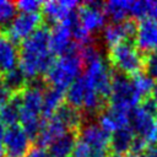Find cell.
Here are the masks:
<instances>
[{
    "label": "cell",
    "mask_w": 157,
    "mask_h": 157,
    "mask_svg": "<svg viewBox=\"0 0 157 157\" xmlns=\"http://www.w3.org/2000/svg\"><path fill=\"white\" fill-rule=\"evenodd\" d=\"M78 18L81 25L92 34L104 28L105 13L104 2L101 1H86L80 4Z\"/></svg>",
    "instance_id": "9c48e42d"
},
{
    "label": "cell",
    "mask_w": 157,
    "mask_h": 157,
    "mask_svg": "<svg viewBox=\"0 0 157 157\" xmlns=\"http://www.w3.org/2000/svg\"><path fill=\"white\" fill-rule=\"evenodd\" d=\"M108 64L113 70L123 72L129 77L145 72V56L132 40H121L109 48Z\"/></svg>",
    "instance_id": "3957f363"
},
{
    "label": "cell",
    "mask_w": 157,
    "mask_h": 157,
    "mask_svg": "<svg viewBox=\"0 0 157 157\" xmlns=\"http://www.w3.org/2000/svg\"><path fill=\"white\" fill-rule=\"evenodd\" d=\"M5 155V151H4V146H2V142L0 141V157H4Z\"/></svg>",
    "instance_id": "ab89813d"
},
{
    "label": "cell",
    "mask_w": 157,
    "mask_h": 157,
    "mask_svg": "<svg viewBox=\"0 0 157 157\" xmlns=\"http://www.w3.org/2000/svg\"><path fill=\"white\" fill-rule=\"evenodd\" d=\"M141 97L136 91L131 77L112 69V87L108 98V107L130 113Z\"/></svg>",
    "instance_id": "277c9868"
},
{
    "label": "cell",
    "mask_w": 157,
    "mask_h": 157,
    "mask_svg": "<svg viewBox=\"0 0 157 157\" xmlns=\"http://www.w3.org/2000/svg\"><path fill=\"white\" fill-rule=\"evenodd\" d=\"M152 96L155 97V99L157 101V82H155V87L152 90Z\"/></svg>",
    "instance_id": "74e56055"
},
{
    "label": "cell",
    "mask_w": 157,
    "mask_h": 157,
    "mask_svg": "<svg viewBox=\"0 0 157 157\" xmlns=\"http://www.w3.org/2000/svg\"><path fill=\"white\" fill-rule=\"evenodd\" d=\"M66 131H70V130H67L66 126L60 120H58L55 117H52L49 119H43L40 131H39V134L36 139L37 146L42 147V148H45L55 139L64 135Z\"/></svg>",
    "instance_id": "9a60e30c"
},
{
    "label": "cell",
    "mask_w": 157,
    "mask_h": 157,
    "mask_svg": "<svg viewBox=\"0 0 157 157\" xmlns=\"http://www.w3.org/2000/svg\"><path fill=\"white\" fill-rule=\"evenodd\" d=\"M31 139L21 125L7 126L2 137V146L6 157H26L31 150Z\"/></svg>",
    "instance_id": "52a82bcc"
},
{
    "label": "cell",
    "mask_w": 157,
    "mask_h": 157,
    "mask_svg": "<svg viewBox=\"0 0 157 157\" xmlns=\"http://www.w3.org/2000/svg\"><path fill=\"white\" fill-rule=\"evenodd\" d=\"M155 82H157V50L145 55V70Z\"/></svg>",
    "instance_id": "4316f807"
},
{
    "label": "cell",
    "mask_w": 157,
    "mask_h": 157,
    "mask_svg": "<svg viewBox=\"0 0 157 157\" xmlns=\"http://www.w3.org/2000/svg\"><path fill=\"white\" fill-rule=\"evenodd\" d=\"M144 157H157V142H148L144 151Z\"/></svg>",
    "instance_id": "836d02e7"
},
{
    "label": "cell",
    "mask_w": 157,
    "mask_h": 157,
    "mask_svg": "<svg viewBox=\"0 0 157 157\" xmlns=\"http://www.w3.org/2000/svg\"><path fill=\"white\" fill-rule=\"evenodd\" d=\"M80 47L74 43L67 53L54 60L53 65L44 75L47 86L66 91L67 87L77 78L83 69V60L80 55Z\"/></svg>",
    "instance_id": "7a4b0ae2"
},
{
    "label": "cell",
    "mask_w": 157,
    "mask_h": 157,
    "mask_svg": "<svg viewBox=\"0 0 157 157\" xmlns=\"http://www.w3.org/2000/svg\"><path fill=\"white\" fill-rule=\"evenodd\" d=\"M21 93H15L10 99L1 107L0 110V121L5 126L16 125L20 121V110H21Z\"/></svg>",
    "instance_id": "44dd1931"
},
{
    "label": "cell",
    "mask_w": 157,
    "mask_h": 157,
    "mask_svg": "<svg viewBox=\"0 0 157 157\" xmlns=\"http://www.w3.org/2000/svg\"><path fill=\"white\" fill-rule=\"evenodd\" d=\"M77 139L78 131H66L48 146V152L52 157H69L77 142Z\"/></svg>",
    "instance_id": "d6986e66"
},
{
    "label": "cell",
    "mask_w": 157,
    "mask_h": 157,
    "mask_svg": "<svg viewBox=\"0 0 157 157\" xmlns=\"http://www.w3.org/2000/svg\"><path fill=\"white\" fill-rule=\"evenodd\" d=\"M80 141L85 142L92 152H108L110 144V134L101 128L98 123H83L78 130Z\"/></svg>",
    "instance_id": "ba28073f"
},
{
    "label": "cell",
    "mask_w": 157,
    "mask_h": 157,
    "mask_svg": "<svg viewBox=\"0 0 157 157\" xmlns=\"http://www.w3.org/2000/svg\"><path fill=\"white\" fill-rule=\"evenodd\" d=\"M5 130H6V128H5V125L0 121V141L2 140V137H4V134H5Z\"/></svg>",
    "instance_id": "d590c367"
},
{
    "label": "cell",
    "mask_w": 157,
    "mask_h": 157,
    "mask_svg": "<svg viewBox=\"0 0 157 157\" xmlns=\"http://www.w3.org/2000/svg\"><path fill=\"white\" fill-rule=\"evenodd\" d=\"M75 42L71 39V32L67 26L64 23H56L50 29V39H49V48L53 55H64L69 52Z\"/></svg>",
    "instance_id": "4fadbf2b"
},
{
    "label": "cell",
    "mask_w": 157,
    "mask_h": 157,
    "mask_svg": "<svg viewBox=\"0 0 157 157\" xmlns=\"http://www.w3.org/2000/svg\"><path fill=\"white\" fill-rule=\"evenodd\" d=\"M15 4L17 10H20L21 12H29V13L38 12L39 10H42L43 6V1L39 0H21Z\"/></svg>",
    "instance_id": "f1b7e54d"
},
{
    "label": "cell",
    "mask_w": 157,
    "mask_h": 157,
    "mask_svg": "<svg viewBox=\"0 0 157 157\" xmlns=\"http://www.w3.org/2000/svg\"><path fill=\"white\" fill-rule=\"evenodd\" d=\"M107 157H123L121 155H118V153H113V152H107Z\"/></svg>",
    "instance_id": "f35d334b"
},
{
    "label": "cell",
    "mask_w": 157,
    "mask_h": 157,
    "mask_svg": "<svg viewBox=\"0 0 157 157\" xmlns=\"http://www.w3.org/2000/svg\"><path fill=\"white\" fill-rule=\"evenodd\" d=\"M139 108H141L144 112H146L152 118H155V119L157 118V101L155 99L152 93L148 94V96H145L140 99Z\"/></svg>",
    "instance_id": "83f0119b"
},
{
    "label": "cell",
    "mask_w": 157,
    "mask_h": 157,
    "mask_svg": "<svg viewBox=\"0 0 157 157\" xmlns=\"http://www.w3.org/2000/svg\"><path fill=\"white\" fill-rule=\"evenodd\" d=\"M91 157H107V152H92Z\"/></svg>",
    "instance_id": "8d00e7d4"
},
{
    "label": "cell",
    "mask_w": 157,
    "mask_h": 157,
    "mask_svg": "<svg viewBox=\"0 0 157 157\" xmlns=\"http://www.w3.org/2000/svg\"><path fill=\"white\" fill-rule=\"evenodd\" d=\"M91 156H92V150L85 142L77 140V142L69 157H91Z\"/></svg>",
    "instance_id": "4dcf8cb0"
},
{
    "label": "cell",
    "mask_w": 157,
    "mask_h": 157,
    "mask_svg": "<svg viewBox=\"0 0 157 157\" xmlns=\"http://www.w3.org/2000/svg\"><path fill=\"white\" fill-rule=\"evenodd\" d=\"M18 63L17 45L4 33L0 32V77L15 69Z\"/></svg>",
    "instance_id": "5bb4252c"
},
{
    "label": "cell",
    "mask_w": 157,
    "mask_h": 157,
    "mask_svg": "<svg viewBox=\"0 0 157 157\" xmlns=\"http://www.w3.org/2000/svg\"><path fill=\"white\" fill-rule=\"evenodd\" d=\"M135 44L145 56L157 50V21L150 17L139 20Z\"/></svg>",
    "instance_id": "30bf717a"
},
{
    "label": "cell",
    "mask_w": 157,
    "mask_h": 157,
    "mask_svg": "<svg viewBox=\"0 0 157 157\" xmlns=\"http://www.w3.org/2000/svg\"><path fill=\"white\" fill-rule=\"evenodd\" d=\"M134 136H135V132L131 129L130 124L115 130L110 135V144H109L108 151L121 155V156L128 155L130 151V146H131V141Z\"/></svg>",
    "instance_id": "e0dca14e"
},
{
    "label": "cell",
    "mask_w": 157,
    "mask_h": 157,
    "mask_svg": "<svg viewBox=\"0 0 157 157\" xmlns=\"http://www.w3.org/2000/svg\"><path fill=\"white\" fill-rule=\"evenodd\" d=\"M130 1L128 0H112L104 4V13L108 15L113 22H121L128 17Z\"/></svg>",
    "instance_id": "cb8c5ba5"
},
{
    "label": "cell",
    "mask_w": 157,
    "mask_h": 157,
    "mask_svg": "<svg viewBox=\"0 0 157 157\" xmlns=\"http://www.w3.org/2000/svg\"><path fill=\"white\" fill-rule=\"evenodd\" d=\"M131 80H132V83L141 98L152 93V90L155 87V81L146 72H140V74L132 76Z\"/></svg>",
    "instance_id": "484cf974"
},
{
    "label": "cell",
    "mask_w": 157,
    "mask_h": 157,
    "mask_svg": "<svg viewBox=\"0 0 157 157\" xmlns=\"http://www.w3.org/2000/svg\"><path fill=\"white\" fill-rule=\"evenodd\" d=\"M26 157H52V156L45 148L37 146V147H31V150Z\"/></svg>",
    "instance_id": "d6a6232c"
},
{
    "label": "cell",
    "mask_w": 157,
    "mask_h": 157,
    "mask_svg": "<svg viewBox=\"0 0 157 157\" xmlns=\"http://www.w3.org/2000/svg\"><path fill=\"white\" fill-rule=\"evenodd\" d=\"M148 145V141L139 135H135L132 141H131V146H130V151L129 153H132V155H142L145 148L147 147Z\"/></svg>",
    "instance_id": "f546056e"
},
{
    "label": "cell",
    "mask_w": 157,
    "mask_h": 157,
    "mask_svg": "<svg viewBox=\"0 0 157 157\" xmlns=\"http://www.w3.org/2000/svg\"><path fill=\"white\" fill-rule=\"evenodd\" d=\"M50 29L43 23L29 37L20 43L18 64L28 80L38 78L48 72L55 58L49 48Z\"/></svg>",
    "instance_id": "6da1fadb"
},
{
    "label": "cell",
    "mask_w": 157,
    "mask_h": 157,
    "mask_svg": "<svg viewBox=\"0 0 157 157\" xmlns=\"http://www.w3.org/2000/svg\"><path fill=\"white\" fill-rule=\"evenodd\" d=\"M91 90H93L92 86L88 83L85 75H82V76L77 77L67 87V90L65 91V101H66L67 104H70L74 108L82 112L83 103H85L86 97H87V94L90 93Z\"/></svg>",
    "instance_id": "2e32d148"
},
{
    "label": "cell",
    "mask_w": 157,
    "mask_h": 157,
    "mask_svg": "<svg viewBox=\"0 0 157 157\" xmlns=\"http://www.w3.org/2000/svg\"><path fill=\"white\" fill-rule=\"evenodd\" d=\"M124 157H144L142 155H132V153H128V155H125Z\"/></svg>",
    "instance_id": "60d3db41"
},
{
    "label": "cell",
    "mask_w": 157,
    "mask_h": 157,
    "mask_svg": "<svg viewBox=\"0 0 157 157\" xmlns=\"http://www.w3.org/2000/svg\"><path fill=\"white\" fill-rule=\"evenodd\" d=\"M12 94H11V92L7 90V87L5 86V83H4V81H2V78L0 77V104L1 105H4L9 99H10V97H11Z\"/></svg>",
    "instance_id": "1f68e13d"
},
{
    "label": "cell",
    "mask_w": 157,
    "mask_h": 157,
    "mask_svg": "<svg viewBox=\"0 0 157 157\" xmlns=\"http://www.w3.org/2000/svg\"><path fill=\"white\" fill-rule=\"evenodd\" d=\"M148 17L157 21V1H150V6H148Z\"/></svg>",
    "instance_id": "e575fe53"
},
{
    "label": "cell",
    "mask_w": 157,
    "mask_h": 157,
    "mask_svg": "<svg viewBox=\"0 0 157 157\" xmlns=\"http://www.w3.org/2000/svg\"><path fill=\"white\" fill-rule=\"evenodd\" d=\"M17 12L16 4L7 0H0V32H5L15 18Z\"/></svg>",
    "instance_id": "d4e9b609"
},
{
    "label": "cell",
    "mask_w": 157,
    "mask_h": 157,
    "mask_svg": "<svg viewBox=\"0 0 157 157\" xmlns=\"http://www.w3.org/2000/svg\"><path fill=\"white\" fill-rule=\"evenodd\" d=\"M53 117H55L58 120H60L66 126V129L70 131H78L80 128L85 123L83 113L67 103H64L55 112V114Z\"/></svg>",
    "instance_id": "ffe728a7"
},
{
    "label": "cell",
    "mask_w": 157,
    "mask_h": 157,
    "mask_svg": "<svg viewBox=\"0 0 157 157\" xmlns=\"http://www.w3.org/2000/svg\"><path fill=\"white\" fill-rule=\"evenodd\" d=\"M44 23L43 16L39 12H20L15 16L10 26L4 32L15 44L21 43L29 37L37 28Z\"/></svg>",
    "instance_id": "8992f818"
},
{
    "label": "cell",
    "mask_w": 157,
    "mask_h": 157,
    "mask_svg": "<svg viewBox=\"0 0 157 157\" xmlns=\"http://www.w3.org/2000/svg\"><path fill=\"white\" fill-rule=\"evenodd\" d=\"M1 78L5 83V86L7 87V90L11 92V94L22 92L26 88L27 82H28V78L26 77V75L22 72V70L20 67H15V69L10 70Z\"/></svg>",
    "instance_id": "603a6c76"
},
{
    "label": "cell",
    "mask_w": 157,
    "mask_h": 157,
    "mask_svg": "<svg viewBox=\"0 0 157 157\" xmlns=\"http://www.w3.org/2000/svg\"><path fill=\"white\" fill-rule=\"evenodd\" d=\"M129 124L135 135L146 139L148 142H157L155 134V118L148 115L141 108H134L129 114Z\"/></svg>",
    "instance_id": "8fae6325"
},
{
    "label": "cell",
    "mask_w": 157,
    "mask_h": 157,
    "mask_svg": "<svg viewBox=\"0 0 157 157\" xmlns=\"http://www.w3.org/2000/svg\"><path fill=\"white\" fill-rule=\"evenodd\" d=\"M86 66L85 77L92 88L105 101H108L112 87V67L103 58L94 60Z\"/></svg>",
    "instance_id": "5b68a950"
},
{
    "label": "cell",
    "mask_w": 157,
    "mask_h": 157,
    "mask_svg": "<svg viewBox=\"0 0 157 157\" xmlns=\"http://www.w3.org/2000/svg\"><path fill=\"white\" fill-rule=\"evenodd\" d=\"M65 101V91L47 86L43 92V105H42V115L43 119L52 118L55 112L64 104Z\"/></svg>",
    "instance_id": "ac0fdd59"
},
{
    "label": "cell",
    "mask_w": 157,
    "mask_h": 157,
    "mask_svg": "<svg viewBox=\"0 0 157 157\" xmlns=\"http://www.w3.org/2000/svg\"><path fill=\"white\" fill-rule=\"evenodd\" d=\"M102 36H103V40L105 42V44L109 48H112L113 45L118 44L121 40H129L124 21H121V22H112V23L104 26Z\"/></svg>",
    "instance_id": "7402d4cb"
},
{
    "label": "cell",
    "mask_w": 157,
    "mask_h": 157,
    "mask_svg": "<svg viewBox=\"0 0 157 157\" xmlns=\"http://www.w3.org/2000/svg\"><path fill=\"white\" fill-rule=\"evenodd\" d=\"M80 6V2L74 1V0H60V1H45L43 2L42 11H43V17L52 22L53 26L56 23H61L67 15L72 11L76 10Z\"/></svg>",
    "instance_id": "7c38bea8"
}]
</instances>
